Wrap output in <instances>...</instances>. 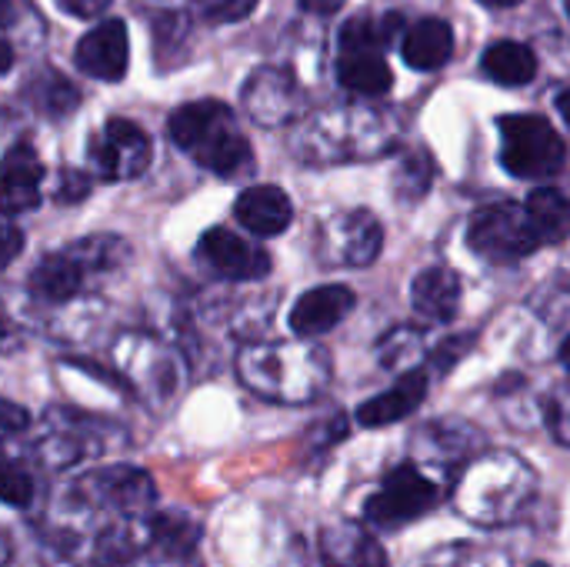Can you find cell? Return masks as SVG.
I'll return each mask as SVG.
<instances>
[{"instance_id": "1", "label": "cell", "mask_w": 570, "mask_h": 567, "mask_svg": "<svg viewBox=\"0 0 570 567\" xmlns=\"http://www.w3.org/2000/svg\"><path fill=\"white\" fill-rule=\"evenodd\" d=\"M167 134L187 157L220 177H237L254 167V150L234 110L220 100H194L177 107L167 117Z\"/></svg>"}, {"instance_id": "2", "label": "cell", "mask_w": 570, "mask_h": 567, "mask_svg": "<svg viewBox=\"0 0 570 567\" xmlns=\"http://www.w3.org/2000/svg\"><path fill=\"white\" fill-rule=\"evenodd\" d=\"M564 137L541 114H508L501 117V160L508 174L541 180L564 170Z\"/></svg>"}, {"instance_id": "3", "label": "cell", "mask_w": 570, "mask_h": 567, "mask_svg": "<svg viewBox=\"0 0 570 567\" xmlns=\"http://www.w3.org/2000/svg\"><path fill=\"white\" fill-rule=\"evenodd\" d=\"M468 244L478 257L491 264H514L541 247L538 234L528 224L524 207H518L514 201L481 207L468 227Z\"/></svg>"}, {"instance_id": "4", "label": "cell", "mask_w": 570, "mask_h": 567, "mask_svg": "<svg viewBox=\"0 0 570 567\" xmlns=\"http://www.w3.org/2000/svg\"><path fill=\"white\" fill-rule=\"evenodd\" d=\"M441 501V488L438 481H431L424 471H417L414 465H401L394 468L381 491L367 498L364 505V518L374 525V528H384V531H397L417 518H424L434 505Z\"/></svg>"}, {"instance_id": "5", "label": "cell", "mask_w": 570, "mask_h": 567, "mask_svg": "<svg viewBox=\"0 0 570 567\" xmlns=\"http://www.w3.org/2000/svg\"><path fill=\"white\" fill-rule=\"evenodd\" d=\"M90 170L104 180H134L150 164V137L124 117H110L87 144Z\"/></svg>"}, {"instance_id": "6", "label": "cell", "mask_w": 570, "mask_h": 567, "mask_svg": "<svg viewBox=\"0 0 570 567\" xmlns=\"http://www.w3.org/2000/svg\"><path fill=\"white\" fill-rule=\"evenodd\" d=\"M384 227L371 211H351L324 224L321 231V257L331 264L367 267L381 257Z\"/></svg>"}, {"instance_id": "7", "label": "cell", "mask_w": 570, "mask_h": 567, "mask_svg": "<svg viewBox=\"0 0 570 567\" xmlns=\"http://www.w3.org/2000/svg\"><path fill=\"white\" fill-rule=\"evenodd\" d=\"M197 257L217 277H227V281H261L271 274V254L230 234L227 227H210L197 244Z\"/></svg>"}, {"instance_id": "8", "label": "cell", "mask_w": 570, "mask_h": 567, "mask_svg": "<svg viewBox=\"0 0 570 567\" xmlns=\"http://www.w3.org/2000/svg\"><path fill=\"white\" fill-rule=\"evenodd\" d=\"M73 60L87 77L117 84L127 74V60H130L127 23L124 20H104L94 30H87L77 43Z\"/></svg>"}, {"instance_id": "9", "label": "cell", "mask_w": 570, "mask_h": 567, "mask_svg": "<svg viewBox=\"0 0 570 567\" xmlns=\"http://www.w3.org/2000/svg\"><path fill=\"white\" fill-rule=\"evenodd\" d=\"M43 164L30 144H17L0 157V214L17 217L40 204Z\"/></svg>"}, {"instance_id": "10", "label": "cell", "mask_w": 570, "mask_h": 567, "mask_svg": "<svg viewBox=\"0 0 570 567\" xmlns=\"http://www.w3.org/2000/svg\"><path fill=\"white\" fill-rule=\"evenodd\" d=\"M357 297L351 287L344 284H324V287H314L307 294L297 297V304L291 307V331L297 338H317V334H327L334 331L351 311H354Z\"/></svg>"}, {"instance_id": "11", "label": "cell", "mask_w": 570, "mask_h": 567, "mask_svg": "<svg viewBox=\"0 0 570 567\" xmlns=\"http://www.w3.org/2000/svg\"><path fill=\"white\" fill-rule=\"evenodd\" d=\"M244 107L264 127L284 124L294 114V107H297V84H294V77L287 70H277V67L254 70L247 77V84H244Z\"/></svg>"}, {"instance_id": "12", "label": "cell", "mask_w": 570, "mask_h": 567, "mask_svg": "<svg viewBox=\"0 0 570 567\" xmlns=\"http://www.w3.org/2000/svg\"><path fill=\"white\" fill-rule=\"evenodd\" d=\"M80 491L94 498V505L117 511H140L154 501V481L137 468H107L80 481Z\"/></svg>"}, {"instance_id": "13", "label": "cell", "mask_w": 570, "mask_h": 567, "mask_svg": "<svg viewBox=\"0 0 570 567\" xmlns=\"http://www.w3.org/2000/svg\"><path fill=\"white\" fill-rule=\"evenodd\" d=\"M234 217L240 221V227H247L250 234L257 237H274V234H284L294 221V207H291V197L274 187V184H257V187H247L237 204H234Z\"/></svg>"}, {"instance_id": "14", "label": "cell", "mask_w": 570, "mask_h": 567, "mask_svg": "<svg viewBox=\"0 0 570 567\" xmlns=\"http://www.w3.org/2000/svg\"><path fill=\"white\" fill-rule=\"evenodd\" d=\"M428 398V374L424 371H407L391 391L364 401L357 408V424L361 428H384V424H397L407 414H414L421 408V401Z\"/></svg>"}, {"instance_id": "15", "label": "cell", "mask_w": 570, "mask_h": 567, "mask_svg": "<svg viewBox=\"0 0 570 567\" xmlns=\"http://www.w3.org/2000/svg\"><path fill=\"white\" fill-rule=\"evenodd\" d=\"M401 50H404V63L407 67H414V70H438L454 53V30L441 17L417 20L404 33V47Z\"/></svg>"}, {"instance_id": "16", "label": "cell", "mask_w": 570, "mask_h": 567, "mask_svg": "<svg viewBox=\"0 0 570 567\" xmlns=\"http://www.w3.org/2000/svg\"><path fill=\"white\" fill-rule=\"evenodd\" d=\"M414 307L431 321H454L461 311V277L451 267H428L411 284Z\"/></svg>"}, {"instance_id": "17", "label": "cell", "mask_w": 570, "mask_h": 567, "mask_svg": "<svg viewBox=\"0 0 570 567\" xmlns=\"http://www.w3.org/2000/svg\"><path fill=\"white\" fill-rule=\"evenodd\" d=\"M30 294L43 304H67L80 294L83 287V271L70 254H47L37 261L27 281Z\"/></svg>"}, {"instance_id": "18", "label": "cell", "mask_w": 570, "mask_h": 567, "mask_svg": "<svg viewBox=\"0 0 570 567\" xmlns=\"http://www.w3.org/2000/svg\"><path fill=\"white\" fill-rule=\"evenodd\" d=\"M321 551L327 567H387L384 551L361 528H327L321 535Z\"/></svg>"}, {"instance_id": "19", "label": "cell", "mask_w": 570, "mask_h": 567, "mask_svg": "<svg viewBox=\"0 0 570 567\" xmlns=\"http://www.w3.org/2000/svg\"><path fill=\"white\" fill-rule=\"evenodd\" d=\"M484 74L491 80H498L501 87H524L534 80L538 74V57L528 43L521 40H498L484 50V60H481Z\"/></svg>"}, {"instance_id": "20", "label": "cell", "mask_w": 570, "mask_h": 567, "mask_svg": "<svg viewBox=\"0 0 570 567\" xmlns=\"http://www.w3.org/2000/svg\"><path fill=\"white\" fill-rule=\"evenodd\" d=\"M337 80L364 97H381L391 90V67L384 53L374 50H341L337 60Z\"/></svg>"}, {"instance_id": "21", "label": "cell", "mask_w": 570, "mask_h": 567, "mask_svg": "<svg viewBox=\"0 0 570 567\" xmlns=\"http://www.w3.org/2000/svg\"><path fill=\"white\" fill-rule=\"evenodd\" d=\"M524 214H528V224H531V231L538 234L541 244H561L568 237L570 207L568 197L558 187H538L528 197Z\"/></svg>"}, {"instance_id": "22", "label": "cell", "mask_w": 570, "mask_h": 567, "mask_svg": "<svg viewBox=\"0 0 570 567\" xmlns=\"http://www.w3.org/2000/svg\"><path fill=\"white\" fill-rule=\"evenodd\" d=\"M404 30V17L401 13H364L344 23L341 30V50H374L384 53L397 33Z\"/></svg>"}, {"instance_id": "23", "label": "cell", "mask_w": 570, "mask_h": 567, "mask_svg": "<svg viewBox=\"0 0 570 567\" xmlns=\"http://www.w3.org/2000/svg\"><path fill=\"white\" fill-rule=\"evenodd\" d=\"M73 261H77V267L87 274H104V271H117L124 261H127V244L120 241V237H83V241H77L70 251H67Z\"/></svg>"}, {"instance_id": "24", "label": "cell", "mask_w": 570, "mask_h": 567, "mask_svg": "<svg viewBox=\"0 0 570 567\" xmlns=\"http://www.w3.org/2000/svg\"><path fill=\"white\" fill-rule=\"evenodd\" d=\"M150 538L164 551H170L174 558H187L200 541V528L187 518H177V515H157L150 521Z\"/></svg>"}, {"instance_id": "25", "label": "cell", "mask_w": 570, "mask_h": 567, "mask_svg": "<svg viewBox=\"0 0 570 567\" xmlns=\"http://www.w3.org/2000/svg\"><path fill=\"white\" fill-rule=\"evenodd\" d=\"M33 84H37L33 94H37L40 107H43L50 117H67V114L80 104V90H77L67 77H60V74H53V70H43Z\"/></svg>"}, {"instance_id": "26", "label": "cell", "mask_w": 570, "mask_h": 567, "mask_svg": "<svg viewBox=\"0 0 570 567\" xmlns=\"http://www.w3.org/2000/svg\"><path fill=\"white\" fill-rule=\"evenodd\" d=\"M431 180H434V164H431V157H428L424 150H417V154H411V157L397 167V177H394L397 197H401V201H417V197L428 194Z\"/></svg>"}, {"instance_id": "27", "label": "cell", "mask_w": 570, "mask_h": 567, "mask_svg": "<svg viewBox=\"0 0 570 567\" xmlns=\"http://www.w3.org/2000/svg\"><path fill=\"white\" fill-rule=\"evenodd\" d=\"M0 501L10 508H27L33 501V481L27 471L0 458Z\"/></svg>"}, {"instance_id": "28", "label": "cell", "mask_w": 570, "mask_h": 567, "mask_svg": "<svg viewBox=\"0 0 570 567\" xmlns=\"http://www.w3.org/2000/svg\"><path fill=\"white\" fill-rule=\"evenodd\" d=\"M190 37V27L180 13H160L154 20V43H157V57L164 60L167 50L170 53H180V43Z\"/></svg>"}, {"instance_id": "29", "label": "cell", "mask_w": 570, "mask_h": 567, "mask_svg": "<svg viewBox=\"0 0 570 567\" xmlns=\"http://www.w3.org/2000/svg\"><path fill=\"white\" fill-rule=\"evenodd\" d=\"M417 351H421V331L397 328L394 334H387V338L381 341V364H387V368H397V364L411 361Z\"/></svg>"}, {"instance_id": "30", "label": "cell", "mask_w": 570, "mask_h": 567, "mask_svg": "<svg viewBox=\"0 0 570 567\" xmlns=\"http://www.w3.org/2000/svg\"><path fill=\"white\" fill-rule=\"evenodd\" d=\"M257 0H194V10L210 23H237L250 17Z\"/></svg>"}, {"instance_id": "31", "label": "cell", "mask_w": 570, "mask_h": 567, "mask_svg": "<svg viewBox=\"0 0 570 567\" xmlns=\"http://www.w3.org/2000/svg\"><path fill=\"white\" fill-rule=\"evenodd\" d=\"M90 194V177L80 170H63L60 174V187H57V201L60 204H77Z\"/></svg>"}, {"instance_id": "32", "label": "cell", "mask_w": 570, "mask_h": 567, "mask_svg": "<svg viewBox=\"0 0 570 567\" xmlns=\"http://www.w3.org/2000/svg\"><path fill=\"white\" fill-rule=\"evenodd\" d=\"M23 251V234L7 217H0V271Z\"/></svg>"}, {"instance_id": "33", "label": "cell", "mask_w": 570, "mask_h": 567, "mask_svg": "<svg viewBox=\"0 0 570 567\" xmlns=\"http://www.w3.org/2000/svg\"><path fill=\"white\" fill-rule=\"evenodd\" d=\"M27 428H30V414L13 401H0V431L3 434H20Z\"/></svg>"}, {"instance_id": "34", "label": "cell", "mask_w": 570, "mask_h": 567, "mask_svg": "<svg viewBox=\"0 0 570 567\" xmlns=\"http://www.w3.org/2000/svg\"><path fill=\"white\" fill-rule=\"evenodd\" d=\"M57 7L70 17H97L110 7V0H57Z\"/></svg>"}, {"instance_id": "35", "label": "cell", "mask_w": 570, "mask_h": 567, "mask_svg": "<svg viewBox=\"0 0 570 567\" xmlns=\"http://www.w3.org/2000/svg\"><path fill=\"white\" fill-rule=\"evenodd\" d=\"M464 348H468V341H464V338H454V341L441 344V351L434 354V361L441 364V371H448V368H451V364H454V361H458L461 354H468Z\"/></svg>"}, {"instance_id": "36", "label": "cell", "mask_w": 570, "mask_h": 567, "mask_svg": "<svg viewBox=\"0 0 570 567\" xmlns=\"http://www.w3.org/2000/svg\"><path fill=\"white\" fill-rule=\"evenodd\" d=\"M344 3H347V0H301V7H304L307 13H317V17H331V13H337Z\"/></svg>"}, {"instance_id": "37", "label": "cell", "mask_w": 570, "mask_h": 567, "mask_svg": "<svg viewBox=\"0 0 570 567\" xmlns=\"http://www.w3.org/2000/svg\"><path fill=\"white\" fill-rule=\"evenodd\" d=\"M13 67V47L7 40H0V74H7Z\"/></svg>"}, {"instance_id": "38", "label": "cell", "mask_w": 570, "mask_h": 567, "mask_svg": "<svg viewBox=\"0 0 570 567\" xmlns=\"http://www.w3.org/2000/svg\"><path fill=\"white\" fill-rule=\"evenodd\" d=\"M13 20V0H0V30Z\"/></svg>"}, {"instance_id": "39", "label": "cell", "mask_w": 570, "mask_h": 567, "mask_svg": "<svg viewBox=\"0 0 570 567\" xmlns=\"http://www.w3.org/2000/svg\"><path fill=\"white\" fill-rule=\"evenodd\" d=\"M7 344H10V324L0 317V348H7Z\"/></svg>"}, {"instance_id": "40", "label": "cell", "mask_w": 570, "mask_h": 567, "mask_svg": "<svg viewBox=\"0 0 570 567\" xmlns=\"http://www.w3.org/2000/svg\"><path fill=\"white\" fill-rule=\"evenodd\" d=\"M484 7H514V3H521V0H481Z\"/></svg>"}, {"instance_id": "41", "label": "cell", "mask_w": 570, "mask_h": 567, "mask_svg": "<svg viewBox=\"0 0 570 567\" xmlns=\"http://www.w3.org/2000/svg\"><path fill=\"white\" fill-rule=\"evenodd\" d=\"M0 565H7V545H0Z\"/></svg>"}, {"instance_id": "42", "label": "cell", "mask_w": 570, "mask_h": 567, "mask_svg": "<svg viewBox=\"0 0 570 567\" xmlns=\"http://www.w3.org/2000/svg\"><path fill=\"white\" fill-rule=\"evenodd\" d=\"M528 567H551V565H544V561H538V565H528Z\"/></svg>"}]
</instances>
